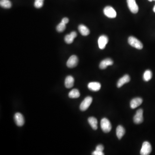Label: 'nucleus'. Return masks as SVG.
I'll use <instances>...</instances> for the list:
<instances>
[{
    "label": "nucleus",
    "mask_w": 155,
    "mask_h": 155,
    "mask_svg": "<svg viewBox=\"0 0 155 155\" xmlns=\"http://www.w3.org/2000/svg\"><path fill=\"white\" fill-rule=\"evenodd\" d=\"M128 42L130 46L137 49L141 50L143 48L142 43L135 37H129L128 38Z\"/></svg>",
    "instance_id": "1"
},
{
    "label": "nucleus",
    "mask_w": 155,
    "mask_h": 155,
    "mask_svg": "<svg viewBox=\"0 0 155 155\" xmlns=\"http://www.w3.org/2000/svg\"><path fill=\"white\" fill-rule=\"evenodd\" d=\"M100 127L103 132L108 133L112 129V125L110 121L107 118H104L100 122Z\"/></svg>",
    "instance_id": "2"
},
{
    "label": "nucleus",
    "mask_w": 155,
    "mask_h": 155,
    "mask_svg": "<svg viewBox=\"0 0 155 155\" xmlns=\"http://www.w3.org/2000/svg\"><path fill=\"white\" fill-rule=\"evenodd\" d=\"M152 151L151 144L147 141H145L143 143L140 154L141 155H149Z\"/></svg>",
    "instance_id": "3"
},
{
    "label": "nucleus",
    "mask_w": 155,
    "mask_h": 155,
    "mask_svg": "<svg viewBox=\"0 0 155 155\" xmlns=\"http://www.w3.org/2000/svg\"><path fill=\"white\" fill-rule=\"evenodd\" d=\"M92 100V98L90 96H88L85 98V99L81 102L80 105V110L82 111L86 110L91 104Z\"/></svg>",
    "instance_id": "4"
},
{
    "label": "nucleus",
    "mask_w": 155,
    "mask_h": 155,
    "mask_svg": "<svg viewBox=\"0 0 155 155\" xmlns=\"http://www.w3.org/2000/svg\"><path fill=\"white\" fill-rule=\"evenodd\" d=\"M104 15L108 18H114L116 17L117 14L113 8L110 6H107L103 10Z\"/></svg>",
    "instance_id": "5"
},
{
    "label": "nucleus",
    "mask_w": 155,
    "mask_h": 155,
    "mask_svg": "<svg viewBox=\"0 0 155 155\" xmlns=\"http://www.w3.org/2000/svg\"><path fill=\"white\" fill-rule=\"evenodd\" d=\"M78 62L79 59L78 57L76 55H72L67 60L66 65L69 68H74L77 66Z\"/></svg>",
    "instance_id": "6"
},
{
    "label": "nucleus",
    "mask_w": 155,
    "mask_h": 155,
    "mask_svg": "<svg viewBox=\"0 0 155 155\" xmlns=\"http://www.w3.org/2000/svg\"><path fill=\"white\" fill-rule=\"evenodd\" d=\"M143 110L142 109L137 111L134 117V122L135 124H139L143 122Z\"/></svg>",
    "instance_id": "7"
},
{
    "label": "nucleus",
    "mask_w": 155,
    "mask_h": 155,
    "mask_svg": "<svg viewBox=\"0 0 155 155\" xmlns=\"http://www.w3.org/2000/svg\"><path fill=\"white\" fill-rule=\"evenodd\" d=\"M128 8L131 13L137 14L139 10L138 5L136 2L135 0H127Z\"/></svg>",
    "instance_id": "8"
},
{
    "label": "nucleus",
    "mask_w": 155,
    "mask_h": 155,
    "mask_svg": "<svg viewBox=\"0 0 155 155\" xmlns=\"http://www.w3.org/2000/svg\"><path fill=\"white\" fill-rule=\"evenodd\" d=\"M14 119L16 124L18 126H22L25 123L24 117L20 113H16L15 114Z\"/></svg>",
    "instance_id": "9"
},
{
    "label": "nucleus",
    "mask_w": 155,
    "mask_h": 155,
    "mask_svg": "<svg viewBox=\"0 0 155 155\" xmlns=\"http://www.w3.org/2000/svg\"><path fill=\"white\" fill-rule=\"evenodd\" d=\"M109 39L108 37L105 35H102L99 38L98 44L99 47L100 49H103L106 47V45L108 42Z\"/></svg>",
    "instance_id": "10"
},
{
    "label": "nucleus",
    "mask_w": 155,
    "mask_h": 155,
    "mask_svg": "<svg viewBox=\"0 0 155 155\" xmlns=\"http://www.w3.org/2000/svg\"><path fill=\"white\" fill-rule=\"evenodd\" d=\"M77 36L76 31H72L70 34L66 35L64 38L65 42L68 44H70L72 43L74 41V39Z\"/></svg>",
    "instance_id": "11"
},
{
    "label": "nucleus",
    "mask_w": 155,
    "mask_h": 155,
    "mask_svg": "<svg viewBox=\"0 0 155 155\" xmlns=\"http://www.w3.org/2000/svg\"><path fill=\"white\" fill-rule=\"evenodd\" d=\"M101 84L98 82H90L87 85V87L89 90L93 91H98L101 88Z\"/></svg>",
    "instance_id": "12"
},
{
    "label": "nucleus",
    "mask_w": 155,
    "mask_h": 155,
    "mask_svg": "<svg viewBox=\"0 0 155 155\" xmlns=\"http://www.w3.org/2000/svg\"><path fill=\"white\" fill-rule=\"evenodd\" d=\"M113 64V61L110 58L103 59L100 64V68L101 70L106 69L109 66H111Z\"/></svg>",
    "instance_id": "13"
},
{
    "label": "nucleus",
    "mask_w": 155,
    "mask_h": 155,
    "mask_svg": "<svg viewBox=\"0 0 155 155\" xmlns=\"http://www.w3.org/2000/svg\"><path fill=\"white\" fill-rule=\"evenodd\" d=\"M143 100L141 98H137L133 99L130 102V108L132 109H135L140 106Z\"/></svg>",
    "instance_id": "14"
},
{
    "label": "nucleus",
    "mask_w": 155,
    "mask_h": 155,
    "mask_svg": "<svg viewBox=\"0 0 155 155\" xmlns=\"http://www.w3.org/2000/svg\"><path fill=\"white\" fill-rule=\"evenodd\" d=\"M130 81V77L129 75H125L118 81L117 84V87L119 88L121 87L124 84L129 82Z\"/></svg>",
    "instance_id": "15"
},
{
    "label": "nucleus",
    "mask_w": 155,
    "mask_h": 155,
    "mask_svg": "<svg viewBox=\"0 0 155 155\" xmlns=\"http://www.w3.org/2000/svg\"><path fill=\"white\" fill-rule=\"evenodd\" d=\"M74 79L73 77L69 76L66 77L65 81V85L67 88L73 87L74 84Z\"/></svg>",
    "instance_id": "16"
},
{
    "label": "nucleus",
    "mask_w": 155,
    "mask_h": 155,
    "mask_svg": "<svg viewBox=\"0 0 155 155\" xmlns=\"http://www.w3.org/2000/svg\"><path fill=\"white\" fill-rule=\"evenodd\" d=\"M80 33L83 36H87L90 34V30L87 26L84 25H80L78 27Z\"/></svg>",
    "instance_id": "17"
},
{
    "label": "nucleus",
    "mask_w": 155,
    "mask_h": 155,
    "mask_svg": "<svg viewBox=\"0 0 155 155\" xmlns=\"http://www.w3.org/2000/svg\"><path fill=\"white\" fill-rule=\"evenodd\" d=\"M88 122L93 129L94 130L98 129V122L96 118L94 117H89L88 119Z\"/></svg>",
    "instance_id": "18"
},
{
    "label": "nucleus",
    "mask_w": 155,
    "mask_h": 155,
    "mask_svg": "<svg viewBox=\"0 0 155 155\" xmlns=\"http://www.w3.org/2000/svg\"><path fill=\"white\" fill-rule=\"evenodd\" d=\"M126 130L125 128L122 126H119L116 128V135L118 139H121L125 135Z\"/></svg>",
    "instance_id": "19"
},
{
    "label": "nucleus",
    "mask_w": 155,
    "mask_h": 155,
    "mask_svg": "<svg viewBox=\"0 0 155 155\" xmlns=\"http://www.w3.org/2000/svg\"><path fill=\"white\" fill-rule=\"evenodd\" d=\"M80 96V94L79 90L77 89H73L69 93V98H77Z\"/></svg>",
    "instance_id": "20"
},
{
    "label": "nucleus",
    "mask_w": 155,
    "mask_h": 155,
    "mask_svg": "<svg viewBox=\"0 0 155 155\" xmlns=\"http://www.w3.org/2000/svg\"><path fill=\"white\" fill-rule=\"evenodd\" d=\"M0 5L4 8L9 9L12 7V3L9 0H1Z\"/></svg>",
    "instance_id": "21"
},
{
    "label": "nucleus",
    "mask_w": 155,
    "mask_h": 155,
    "mask_svg": "<svg viewBox=\"0 0 155 155\" xmlns=\"http://www.w3.org/2000/svg\"><path fill=\"white\" fill-rule=\"evenodd\" d=\"M152 72L150 70H147L143 75V79L144 81H148L152 79Z\"/></svg>",
    "instance_id": "22"
},
{
    "label": "nucleus",
    "mask_w": 155,
    "mask_h": 155,
    "mask_svg": "<svg viewBox=\"0 0 155 155\" xmlns=\"http://www.w3.org/2000/svg\"><path fill=\"white\" fill-rule=\"evenodd\" d=\"M44 0H35L34 2V6L37 8H42L44 5Z\"/></svg>",
    "instance_id": "23"
},
{
    "label": "nucleus",
    "mask_w": 155,
    "mask_h": 155,
    "mask_svg": "<svg viewBox=\"0 0 155 155\" xmlns=\"http://www.w3.org/2000/svg\"><path fill=\"white\" fill-rule=\"evenodd\" d=\"M66 24L61 22L57 25V30L58 32H61L64 31L65 30Z\"/></svg>",
    "instance_id": "24"
},
{
    "label": "nucleus",
    "mask_w": 155,
    "mask_h": 155,
    "mask_svg": "<svg viewBox=\"0 0 155 155\" xmlns=\"http://www.w3.org/2000/svg\"><path fill=\"white\" fill-rule=\"evenodd\" d=\"M92 154L93 155H104V153L102 151H98V150H95V151L93 152Z\"/></svg>",
    "instance_id": "25"
},
{
    "label": "nucleus",
    "mask_w": 155,
    "mask_h": 155,
    "mask_svg": "<svg viewBox=\"0 0 155 155\" xmlns=\"http://www.w3.org/2000/svg\"><path fill=\"white\" fill-rule=\"evenodd\" d=\"M103 150H104V147L101 144H99V145H98L96 148V150H98V151H102L103 152Z\"/></svg>",
    "instance_id": "26"
},
{
    "label": "nucleus",
    "mask_w": 155,
    "mask_h": 155,
    "mask_svg": "<svg viewBox=\"0 0 155 155\" xmlns=\"http://www.w3.org/2000/svg\"><path fill=\"white\" fill-rule=\"evenodd\" d=\"M69 19L68 18H66V17H65V18H63L62 20H61V22L65 24H67L69 23Z\"/></svg>",
    "instance_id": "27"
},
{
    "label": "nucleus",
    "mask_w": 155,
    "mask_h": 155,
    "mask_svg": "<svg viewBox=\"0 0 155 155\" xmlns=\"http://www.w3.org/2000/svg\"><path fill=\"white\" fill-rule=\"evenodd\" d=\"M153 10H154V12L155 13V5L154 7V8H153Z\"/></svg>",
    "instance_id": "28"
},
{
    "label": "nucleus",
    "mask_w": 155,
    "mask_h": 155,
    "mask_svg": "<svg viewBox=\"0 0 155 155\" xmlns=\"http://www.w3.org/2000/svg\"><path fill=\"white\" fill-rule=\"evenodd\" d=\"M148 1H149L151 2V1H155V0H148Z\"/></svg>",
    "instance_id": "29"
}]
</instances>
